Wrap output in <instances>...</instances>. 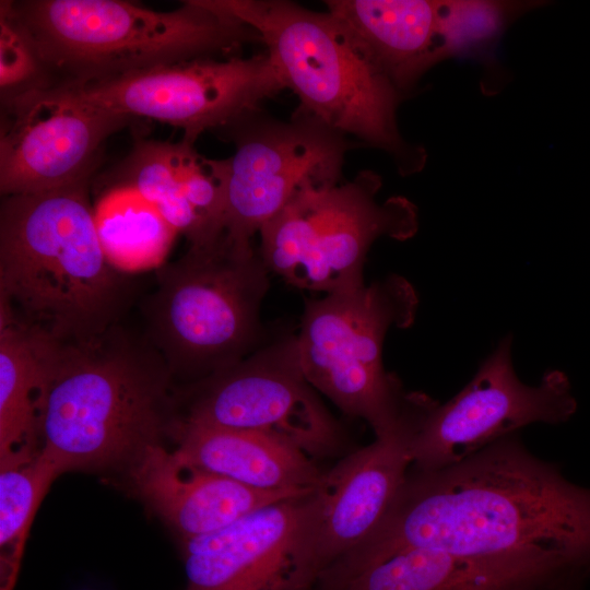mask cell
<instances>
[{"mask_svg": "<svg viewBox=\"0 0 590 590\" xmlns=\"http://www.w3.org/2000/svg\"><path fill=\"white\" fill-rule=\"evenodd\" d=\"M173 381L145 334L119 323L85 342H49L39 452L60 474L133 462L175 426Z\"/></svg>", "mask_w": 590, "mask_h": 590, "instance_id": "obj_3", "label": "cell"}, {"mask_svg": "<svg viewBox=\"0 0 590 590\" xmlns=\"http://www.w3.org/2000/svg\"><path fill=\"white\" fill-rule=\"evenodd\" d=\"M589 571L570 570L522 590H580Z\"/></svg>", "mask_w": 590, "mask_h": 590, "instance_id": "obj_26", "label": "cell"}, {"mask_svg": "<svg viewBox=\"0 0 590 590\" xmlns=\"http://www.w3.org/2000/svg\"><path fill=\"white\" fill-rule=\"evenodd\" d=\"M93 219L107 262L126 275L158 270L178 235L152 201L125 185L99 196Z\"/></svg>", "mask_w": 590, "mask_h": 590, "instance_id": "obj_22", "label": "cell"}, {"mask_svg": "<svg viewBox=\"0 0 590 590\" xmlns=\"http://www.w3.org/2000/svg\"><path fill=\"white\" fill-rule=\"evenodd\" d=\"M1 103L2 197L88 181L105 140L131 120L56 87Z\"/></svg>", "mask_w": 590, "mask_h": 590, "instance_id": "obj_13", "label": "cell"}, {"mask_svg": "<svg viewBox=\"0 0 590 590\" xmlns=\"http://www.w3.org/2000/svg\"><path fill=\"white\" fill-rule=\"evenodd\" d=\"M88 181L2 197L0 309L58 344L96 338L119 323L126 274L102 250Z\"/></svg>", "mask_w": 590, "mask_h": 590, "instance_id": "obj_2", "label": "cell"}, {"mask_svg": "<svg viewBox=\"0 0 590 590\" xmlns=\"http://www.w3.org/2000/svg\"><path fill=\"white\" fill-rule=\"evenodd\" d=\"M534 5L535 2L440 1L436 63L487 46L509 21Z\"/></svg>", "mask_w": 590, "mask_h": 590, "instance_id": "obj_24", "label": "cell"}, {"mask_svg": "<svg viewBox=\"0 0 590 590\" xmlns=\"http://www.w3.org/2000/svg\"><path fill=\"white\" fill-rule=\"evenodd\" d=\"M268 271L252 245L224 235L156 270L145 337L173 379L197 381L253 352Z\"/></svg>", "mask_w": 590, "mask_h": 590, "instance_id": "obj_6", "label": "cell"}, {"mask_svg": "<svg viewBox=\"0 0 590 590\" xmlns=\"http://www.w3.org/2000/svg\"><path fill=\"white\" fill-rule=\"evenodd\" d=\"M131 471L141 496L184 540L212 533L269 504L302 495L248 487L161 444L146 447L132 462Z\"/></svg>", "mask_w": 590, "mask_h": 590, "instance_id": "obj_17", "label": "cell"}, {"mask_svg": "<svg viewBox=\"0 0 590 590\" xmlns=\"http://www.w3.org/2000/svg\"><path fill=\"white\" fill-rule=\"evenodd\" d=\"M48 341L0 309V467L39 452Z\"/></svg>", "mask_w": 590, "mask_h": 590, "instance_id": "obj_21", "label": "cell"}, {"mask_svg": "<svg viewBox=\"0 0 590 590\" xmlns=\"http://www.w3.org/2000/svg\"><path fill=\"white\" fill-rule=\"evenodd\" d=\"M416 308L412 285L391 275L308 302L295 338L308 384L376 436L398 428L411 401L385 370L382 349L389 329L409 327Z\"/></svg>", "mask_w": 590, "mask_h": 590, "instance_id": "obj_7", "label": "cell"}, {"mask_svg": "<svg viewBox=\"0 0 590 590\" xmlns=\"http://www.w3.org/2000/svg\"><path fill=\"white\" fill-rule=\"evenodd\" d=\"M60 473L40 452L0 467L1 566L12 581L33 519L51 482Z\"/></svg>", "mask_w": 590, "mask_h": 590, "instance_id": "obj_23", "label": "cell"}, {"mask_svg": "<svg viewBox=\"0 0 590 590\" xmlns=\"http://www.w3.org/2000/svg\"><path fill=\"white\" fill-rule=\"evenodd\" d=\"M414 401L394 430L322 471L309 494L308 528L320 575L362 545L379 527L412 464ZM320 577V576H319Z\"/></svg>", "mask_w": 590, "mask_h": 590, "instance_id": "obj_15", "label": "cell"}, {"mask_svg": "<svg viewBox=\"0 0 590 590\" xmlns=\"http://www.w3.org/2000/svg\"><path fill=\"white\" fill-rule=\"evenodd\" d=\"M326 5L402 95L436 64L440 1L329 0Z\"/></svg>", "mask_w": 590, "mask_h": 590, "instance_id": "obj_19", "label": "cell"}, {"mask_svg": "<svg viewBox=\"0 0 590 590\" xmlns=\"http://www.w3.org/2000/svg\"><path fill=\"white\" fill-rule=\"evenodd\" d=\"M225 130L235 152L215 160L223 228L239 245H251L303 187L340 182L345 155L357 144L300 108L288 121L257 111Z\"/></svg>", "mask_w": 590, "mask_h": 590, "instance_id": "obj_9", "label": "cell"}, {"mask_svg": "<svg viewBox=\"0 0 590 590\" xmlns=\"http://www.w3.org/2000/svg\"><path fill=\"white\" fill-rule=\"evenodd\" d=\"M403 548L590 571V487L570 482L510 435L449 467L409 470L377 530L341 560Z\"/></svg>", "mask_w": 590, "mask_h": 590, "instance_id": "obj_1", "label": "cell"}, {"mask_svg": "<svg viewBox=\"0 0 590 590\" xmlns=\"http://www.w3.org/2000/svg\"><path fill=\"white\" fill-rule=\"evenodd\" d=\"M504 339L472 380L445 404L427 398L411 440L412 470L434 471L458 463L530 424H557L576 409L567 378L545 374L536 386L523 384Z\"/></svg>", "mask_w": 590, "mask_h": 590, "instance_id": "obj_12", "label": "cell"}, {"mask_svg": "<svg viewBox=\"0 0 590 590\" xmlns=\"http://www.w3.org/2000/svg\"><path fill=\"white\" fill-rule=\"evenodd\" d=\"M381 178L359 172L344 184L307 185L260 229L259 255L288 284L330 294L364 284L367 253L382 236L404 240L418 226L403 197L377 199Z\"/></svg>", "mask_w": 590, "mask_h": 590, "instance_id": "obj_8", "label": "cell"}, {"mask_svg": "<svg viewBox=\"0 0 590 590\" xmlns=\"http://www.w3.org/2000/svg\"><path fill=\"white\" fill-rule=\"evenodd\" d=\"M37 55L46 87L109 81L260 42L256 31L200 0L160 12L121 0L1 1Z\"/></svg>", "mask_w": 590, "mask_h": 590, "instance_id": "obj_4", "label": "cell"}, {"mask_svg": "<svg viewBox=\"0 0 590 590\" xmlns=\"http://www.w3.org/2000/svg\"><path fill=\"white\" fill-rule=\"evenodd\" d=\"M311 388L299 366L296 339L288 338L188 384L177 421L261 433L310 458L334 457L344 437Z\"/></svg>", "mask_w": 590, "mask_h": 590, "instance_id": "obj_10", "label": "cell"}, {"mask_svg": "<svg viewBox=\"0 0 590 590\" xmlns=\"http://www.w3.org/2000/svg\"><path fill=\"white\" fill-rule=\"evenodd\" d=\"M174 449L190 462L248 487L283 494L310 492L322 471L282 439L249 430L176 421Z\"/></svg>", "mask_w": 590, "mask_h": 590, "instance_id": "obj_20", "label": "cell"}, {"mask_svg": "<svg viewBox=\"0 0 590 590\" xmlns=\"http://www.w3.org/2000/svg\"><path fill=\"white\" fill-rule=\"evenodd\" d=\"M1 102L45 88V78L35 49L21 27L0 11Z\"/></svg>", "mask_w": 590, "mask_h": 590, "instance_id": "obj_25", "label": "cell"}, {"mask_svg": "<svg viewBox=\"0 0 590 590\" xmlns=\"http://www.w3.org/2000/svg\"><path fill=\"white\" fill-rule=\"evenodd\" d=\"M97 107L131 118L169 123L182 141L226 129L260 111V104L286 88L267 52L250 57L196 59L118 79L57 87Z\"/></svg>", "mask_w": 590, "mask_h": 590, "instance_id": "obj_11", "label": "cell"}, {"mask_svg": "<svg viewBox=\"0 0 590 590\" xmlns=\"http://www.w3.org/2000/svg\"><path fill=\"white\" fill-rule=\"evenodd\" d=\"M310 492L184 540L187 590H309L320 576L309 539Z\"/></svg>", "mask_w": 590, "mask_h": 590, "instance_id": "obj_14", "label": "cell"}, {"mask_svg": "<svg viewBox=\"0 0 590 590\" xmlns=\"http://www.w3.org/2000/svg\"><path fill=\"white\" fill-rule=\"evenodd\" d=\"M569 570L541 559L403 548L376 559L333 564L318 581L326 590H522Z\"/></svg>", "mask_w": 590, "mask_h": 590, "instance_id": "obj_16", "label": "cell"}, {"mask_svg": "<svg viewBox=\"0 0 590 590\" xmlns=\"http://www.w3.org/2000/svg\"><path fill=\"white\" fill-rule=\"evenodd\" d=\"M113 174L110 186L137 189L189 246L206 245L224 235L215 160L201 156L192 144L139 140Z\"/></svg>", "mask_w": 590, "mask_h": 590, "instance_id": "obj_18", "label": "cell"}, {"mask_svg": "<svg viewBox=\"0 0 590 590\" xmlns=\"http://www.w3.org/2000/svg\"><path fill=\"white\" fill-rule=\"evenodd\" d=\"M256 31L300 109L335 131L390 154L401 174L418 172L425 152L397 125L402 94L328 11L287 0H200Z\"/></svg>", "mask_w": 590, "mask_h": 590, "instance_id": "obj_5", "label": "cell"}]
</instances>
